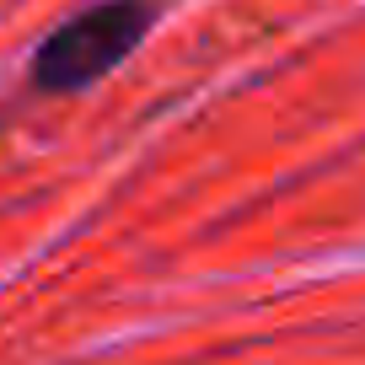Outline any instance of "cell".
<instances>
[{
	"label": "cell",
	"instance_id": "obj_1",
	"mask_svg": "<svg viewBox=\"0 0 365 365\" xmlns=\"http://www.w3.org/2000/svg\"><path fill=\"white\" fill-rule=\"evenodd\" d=\"M156 22V0H97L38 43L33 86L38 91H81L103 81L140 48V38Z\"/></svg>",
	"mask_w": 365,
	"mask_h": 365
}]
</instances>
